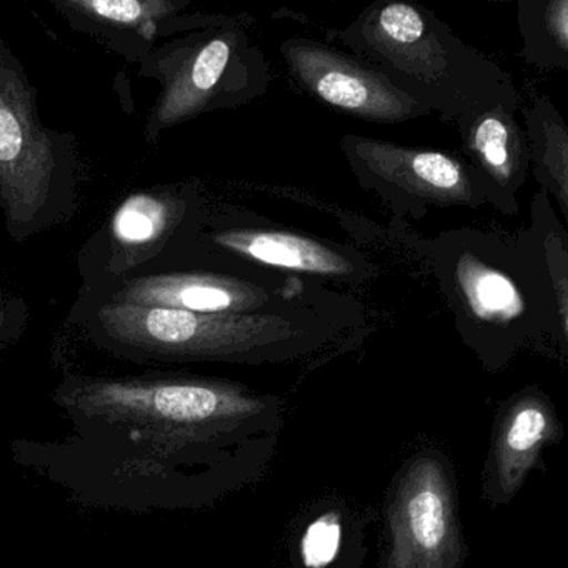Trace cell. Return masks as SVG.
Segmentation results:
<instances>
[{"instance_id":"4fadbf2b","label":"cell","mask_w":568,"mask_h":568,"mask_svg":"<svg viewBox=\"0 0 568 568\" xmlns=\"http://www.w3.org/2000/svg\"><path fill=\"white\" fill-rule=\"evenodd\" d=\"M354 514L342 504H328L311 515L294 548L295 568H358L362 554L357 544Z\"/></svg>"},{"instance_id":"6da1fadb","label":"cell","mask_w":568,"mask_h":568,"mask_svg":"<svg viewBox=\"0 0 568 568\" xmlns=\"http://www.w3.org/2000/svg\"><path fill=\"white\" fill-rule=\"evenodd\" d=\"M99 317L112 335L132 344L248 365L304 361L341 344L362 324L354 302L334 292L255 314H195L112 302Z\"/></svg>"},{"instance_id":"ac0fdd59","label":"cell","mask_w":568,"mask_h":568,"mask_svg":"<svg viewBox=\"0 0 568 568\" xmlns=\"http://www.w3.org/2000/svg\"><path fill=\"white\" fill-rule=\"evenodd\" d=\"M530 18V16H528ZM531 19V18H530ZM538 24L537 36H528L527 42L531 39H548V55H560L561 62L567 65L568 58V2L567 0H555L541 6V14L538 19H531Z\"/></svg>"},{"instance_id":"8992f818","label":"cell","mask_w":568,"mask_h":568,"mask_svg":"<svg viewBox=\"0 0 568 568\" xmlns=\"http://www.w3.org/2000/svg\"><path fill=\"white\" fill-rule=\"evenodd\" d=\"M281 52L292 78L308 94L345 114L381 124H398L430 114L422 102L384 74L331 45L287 39Z\"/></svg>"},{"instance_id":"2e32d148","label":"cell","mask_w":568,"mask_h":568,"mask_svg":"<svg viewBox=\"0 0 568 568\" xmlns=\"http://www.w3.org/2000/svg\"><path fill=\"white\" fill-rule=\"evenodd\" d=\"M65 6L109 24L145 29L148 38L158 19L168 18L178 9L165 0H69Z\"/></svg>"},{"instance_id":"7a4b0ae2","label":"cell","mask_w":568,"mask_h":568,"mask_svg":"<svg viewBox=\"0 0 568 568\" xmlns=\"http://www.w3.org/2000/svg\"><path fill=\"white\" fill-rule=\"evenodd\" d=\"M432 257L458 332L487 371L504 368L545 335L567 351L568 328L527 255L497 239L450 232L437 239Z\"/></svg>"},{"instance_id":"7c38bea8","label":"cell","mask_w":568,"mask_h":568,"mask_svg":"<svg viewBox=\"0 0 568 568\" xmlns=\"http://www.w3.org/2000/svg\"><path fill=\"white\" fill-rule=\"evenodd\" d=\"M515 105H497L467 122V151L485 199L498 211L518 212L517 194L530 168L528 138L514 115Z\"/></svg>"},{"instance_id":"30bf717a","label":"cell","mask_w":568,"mask_h":568,"mask_svg":"<svg viewBox=\"0 0 568 568\" xmlns=\"http://www.w3.org/2000/svg\"><path fill=\"white\" fill-rule=\"evenodd\" d=\"M211 242L264 274L285 272L288 277L327 278L348 284H364L374 275V265L357 252L291 229L239 225L212 232Z\"/></svg>"},{"instance_id":"277c9868","label":"cell","mask_w":568,"mask_h":568,"mask_svg":"<svg viewBox=\"0 0 568 568\" xmlns=\"http://www.w3.org/2000/svg\"><path fill=\"white\" fill-rule=\"evenodd\" d=\"M382 568H460L467 558L457 475L450 458L422 447L400 465L385 495Z\"/></svg>"},{"instance_id":"d6986e66","label":"cell","mask_w":568,"mask_h":568,"mask_svg":"<svg viewBox=\"0 0 568 568\" xmlns=\"http://www.w3.org/2000/svg\"><path fill=\"white\" fill-rule=\"evenodd\" d=\"M460 568H467V567H465V565H464V567H460Z\"/></svg>"},{"instance_id":"9c48e42d","label":"cell","mask_w":568,"mask_h":568,"mask_svg":"<svg viewBox=\"0 0 568 568\" xmlns=\"http://www.w3.org/2000/svg\"><path fill=\"white\" fill-rule=\"evenodd\" d=\"M564 438L554 402L538 387L511 395L498 408L490 448L481 470V498L494 507L515 500L541 457Z\"/></svg>"},{"instance_id":"9a60e30c","label":"cell","mask_w":568,"mask_h":568,"mask_svg":"<svg viewBox=\"0 0 568 568\" xmlns=\"http://www.w3.org/2000/svg\"><path fill=\"white\" fill-rule=\"evenodd\" d=\"M531 235L538 239V247L541 248V281L550 291L557 307L558 318L568 328V247L567 234L557 217L551 214L548 204L547 192H538L531 207Z\"/></svg>"},{"instance_id":"52a82bcc","label":"cell","mask_w":568,"mask_h":568,"mask_svg":"<svg viewBox=\"0 0 568 568\" xmlns=\"http://www.w3.org/2000/svg\"><path fill=\"white\" fill-rule=\"evenodd\" d=\"M327 294L297 278L234 277L209 272L152 275L131 282L115 304L175 308L195 314H255L275 311Z\"/></svg>"},{"instance_id":"e0dca14e","label":"cell","mask_w":568,"mask_h":568,"mask_svg":"<svg viewBox=\"0 0 568 568\" xmlns=\"http://www.w3.org/2000/svg\"><path fill=\"white\" fill-rule=\"evenodd\" d=\"M169 217L171 209L168 204L149 195H135L115 215V237L129 245L145 244L162 234Z\"/></svg>"},{"instance_id":"5bb4252c","label":"cell","mask_w":568,"mask_h":568,"mask_svg":"<svg viewBox=\"0 0 568 568\" xmlns=\"http://www.w3.org/2000/svg\"><path fill=\"white\" fill-rule=\"evenodd\" d=\"M530 161L535 174L557 199L561 212H568V131L564 119L548 102H538L527 121ZM545 191V192H547Z\"/></svg>"},{"instance_id":"5b68a950","label":"cell","mask_w":568,"mask_h":568,"mask_svg":"<svg viewBox=\"0 0 568 568\" xmlns=\"http://www.w3.org/2000/svg\"><path fill=\"white\" fill-rule=\"evenodd\" d=\"M342 151L365 189L377 191L392 207L407 205L415 215L435 207H478L487 202L474 172L435 151L347 135Z\"/></svg>"},{"instance_id":"ba28073f","label":"cell","mask_w":568,"mask_h":568,"mask_svg":"<svg viewBox=\"0 0 568 568\" xmlns=\"http://www.w3.org/2000/svg\"><path fill=\"white\" fill-rule=\"evenodd\" d=\"M54 148L36 118L18 72L0 64V204L16 227L34 221L48 201Z\"/></svg>"},{"instance_id":"8fae6325","label":"cell","mask_w":568,"mask_h":568,"mask_svg":"<svg viewBox=\"0 0 568 568\" xmlns=\"http://www.w3.org/2000/svg\"><path fill=\"white\" fill-rule=\"evenodd\" d=\"M225 79L267 85L264 55L239 31L221 32L199 45L169 84L155 121L168 128L204 111L221 94Z\"/></svg>"},{"instance_id":"3957f363","label":"cell","mask_w":568,"mask_h":568,"mask_svg":"<svg viewBox=\"0 0 568 568\" xmlns=\"http://www.w3.org/2000/svg\"><path fill=\"white\" fill-rule=\"evenodd\" d=\"M341 38L365 64L442 118L468 122L497 105H517L501 69L407 2L371 6Z\"/></svg>"}]
</instances>
